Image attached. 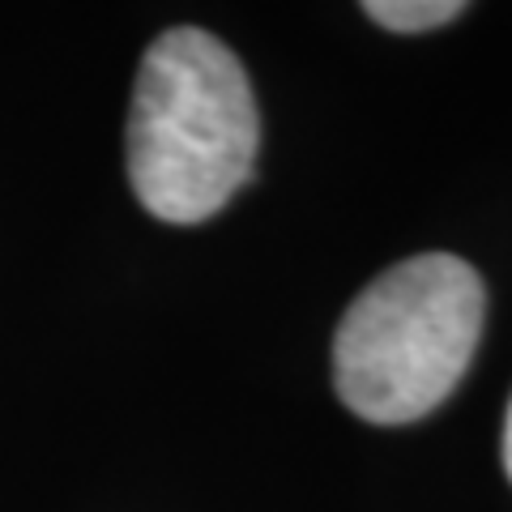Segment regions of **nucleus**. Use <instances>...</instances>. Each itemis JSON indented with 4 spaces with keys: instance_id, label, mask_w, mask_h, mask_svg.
I'll list each match as a JSON object with an SVG mask.
<instances>
[{
    "instance_id": "obj_4",
    "label": "nucleus",
    "mask_w": 512,
    "mask_h": 512,
    "mask_svg": "<svg viewBox=\"0 0 512 512\" xmlns=\"http://www.w3.org/2000/svg\"><path fill=\"white\" fill-rule=\"evenodd\" d=\"M504 470L512 478V402H508V423H504Z\"/></svg>"
},
{
    "instance_id": "obj_1",
    "label": "nucleus",
    "mask_w": 512,
    "mask_h": 512,
    "mask_svg": "<svg viewBox=\"0 0 512 512\" xmlns=\"http://www.w3.org/2000/svg\"><path fill=\"white\" fill-rule=\"evenodd\" d=\"M261 116L239 56L210 30L175 26L150 43L128 111V180L163 222L214 218L248 184Z\"/></svg>"
},
{
    "instance_id": "obj_3",
    "label": "nucleus",
    "mask_w": 512,
    "mask_h": 512,
    "mask_svg": "<svg viewBox=\"0 0 512 512\" xmlns=\"http://www.w3.org/2000/svg\"><path fill=\"white\" fill-rule=\"evenodd\" d=\"M363 13L372 22H380L384 30L419 35V30H436V26H448L453 18H461L466 5H461V0H367Z\"/></svg>"
},
{
    "instance_id": "obj_2",
    "label": "nucleus",
    "mask_w": 512,
    "mask_h": 512,
    "mask_svg": "<svg viewBox=\"0 0 512 512\" xmlns=\"http://www.w3.org/2000/svg\"><path fill=\"white\" fill-rule=\"evenodd\" d=\"M483 308V278L453 252L384 269L333 338L338 397L380 427L423 419L466 376L483 338Z\"/></svg>"
}]
</instances>
